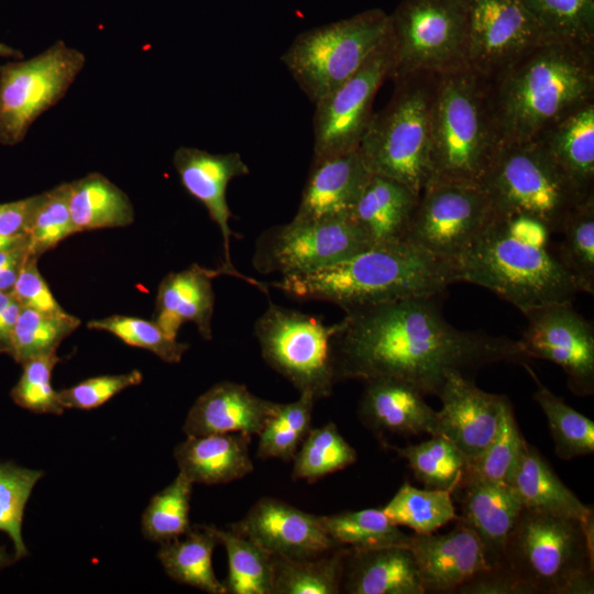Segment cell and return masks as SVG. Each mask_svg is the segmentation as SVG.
<instances>
[{"label": "cell", "mask_w": 594, "mask_h": 594, "mask_svg": "<svg viewBox=\"0 0 594 594\" xmlns=\"http://www.w3.org/2000/svg\"><path fill=\"white\" fill-rule=\"evenodd\" d=\"M438 297L344 311L331 342L336 382L394 377L438 396L450 372L527 360L519 340L453 327Z\"/></svg>", "instance_id": "obj_1"}, {"label": "cell", "mask_w": 594, "mask_h": 594, "mask_svg": "<svg viewBox=\"0 0 594 594\" xmlns=\"http://www.w3.org/2000/svg\"><path fill=\"white\" fill-rule=\"evenodd\" d=\"M551 234L542 221L530 216L493 213L451 263L454 280L487 288L522 314L572 302L580 292L551 248Z\"/></svg>", "instance_id": "obj_2"}, {"label": "cell", "mask_w": 594, "mask_h": 594, "mask_svg": "<svg viewBox=\"0 0 594 594\" xmlns=\"http://www.w3.org/2000/svg\"><path fill=\"white\" fill-rule=\"evenodd\" d=\"M487 80L502 143L529 141L594 101V45L544 40Z\"/></svg>", "instance_id": "obj_3"}, {"label": "cell", "mask_w": 594, "mask_h": 594, "mask_svg": "<svg viewBox=\"0 0 594 594\" xmlns=\"http://www.w3.org/2000/svg\"><path fill=\"white\" fill-rule=\"evenodd\" d=\"M455 283L450 263L403 241L371 246L324 268L271 285L298 300L332 302L344 311L407 298L440 296Z\"/></svg>", "instance_id": "obj_4"}, {"label": "cell", "mask_w": 594, "mask_h": 594, "mask_svg": "<svg viewBox=\"0 0 594 594\" xmlns=\"http://www.w3.org/2000/svg\"><path fill=\"white\" fill-rule=\"evenodd\" d=\"M501 145L487 78L469 67L439 74L431 114V180L480 184Z\"/></svg>", "instance_id": "obj_5"}, {"label": "cell", "mask_w": 594, "mask_h": 594, "mask_svg": "<svg viewBox=\"0 0 594 594\" xmlns=\"http://www.w3.org/2000/svg\"><path fill=\"white\" fill-rule=\"evenodd\" d=\"M504 564L530 594H592L594 521L522 508Z\"/></svg>", "instance_id": "obj_6"}, {"label": "cell", "mask_w": 594, "mask_h": 594, "mask_svg": "<svg viewBox=\"0 0 594 594\" xmlns=\"http://www.w3.org/2000/svg\"><path fill=\"white\" fill-rule=\"evenodd\" d=\"M437 74L394 78L388 103L373 113L359 151L371 174L403 183L421 194L431 180L430 134Z\"/></svg>", "instance_id": "obj_7"}, {"label": "cell", "mask_w": 594, "mask_h": 594, "mask_svg": "<svg viewBox=\"0 0 594 594\" xmlns=\"http://www.w3.org/2000/svg\"><path fill=\"white\" fill-rule=\"evenodd\" d=\"M498 216L526 215L559 232L586 196L537 140L502 143L480 184Z\"/></svg>", "instance_id": "obj_8"}, {"label": "cell", "mask_w": 594, "mask_h": 594, "mask_svg": "<svg viewBox=\"0 0 594 594\" xmlns=\"http://www.w3.org/2000/svg\"><path fill=\"white\" fill-rule=\"evenodd\" d=\"M388 30V14L370 9L301 32L280 61L315 103L351 77L385 40Z\"/></svg>", "instance_id": "obj_9"}, {"label": "cell", "mask_w": 594, "mask_h": 594, "mask_svg": "<svg viewBox=\"0 0 594 594\" xmlns=\"http://www.w3.org/2000/svg\"><path fill=\"white\" fill-rule=\"evenodd\" d=\"M389 16L391 78L466 67L464 0H403Z\"/></svg>", "instance_id": "obj_10"}, {"label": "cell", "mask_w": 594, "mask_h": 594, "mask_svg": "<svg viewBox=\"0 0 594 594\" xmlns=\"http://www.w3.org/2000/svg\"><path fill=\"white\" fill-rule=\"evenodd\" d=\"M338 322L327 326L308 314L270 302L253 333L264 361L298 392L316 400L331 395L336 382L331 342Z\"/></svg>", "instance_id": "obj_11"}, {"label": "cell", "mask_w": 594, "mask_h": 594, "mask_svg": "<svg viewBox=\"0 0 594 594\" xmlns=\"http://www.w3.org/2000/svg\"><path fill=\"white\" fill-rule=\"evenodd\" d=\"M85 63L82 52L57 41L30 59L0 67V141H21L32 123L67 94Z\"/></svg>", "instance_id": "obj_12"}, {"label": "cell", "mask_w": 594, "mask_h": 594, "mask_svg": "<svg viewBox=\"0 0 594 594\" xmlns=\"http://www.w3.org/2000/svg\"><path fill=\"white\" fill-rule=\"evenodd\" d=\"M369 248V239L351 218L292 219L261 233L252 265L261 274L285 277L324 268Z\"/></svg>", "instance_id": "obj_13"}, {"label": "cell", "mask_w": 594, "mask_h": 594, "mask_svg": "<svg viewBox=\"0 0 594 594\" xmlns=\"http://www.w3.org/2000/svg\"><path fill=\"white\" fill-rule=\"evenodd\" d=\"M493 213L481 185L430 180L420 194L406 241L451 264Z\"/></svg>", "instance_id": "obj_14"}, {"label": "cell", "mask_w": 594, "mask_h": 594, "mask_svg": "<svg viewBox=\"0 0 594 594\" xmlns=\"http://www.w3.org/2000/svg\"><path fill=\"white\" fill-rule=\"evenodd\" d=\"M393 68L388 30L385 40L351 77L314 103V156L359 148L373 116L374 98Z\"/></svg>", "instance_id": "obj_15"}, {"label": "cell", "mask_w": 594, "mask_h": 594, "mask_svg": "<svg viewBox=\"0 0 594 594\" xmlns=\"http://www.w3.org/2000/svg\"><path fill=\"white\" fill-rule=\"evenodd\" d=\"M527 327L519 340L527 359L559 365L578 396L594 393V328L572 306L561 302L524 314Z\"/></svg>", "instance_id": "obj_16"}, {"label": "cell", "mask_w": 594, "mask_h": 594, "mask_svg": "<svg viewBox=\"0 0 594 594\" xmlns=\"http://www.w3.org/2000/svg\"><path fill=\"white\" fill-rule=\"evenodd\" d=\"M466 67L490 79L548 40L520 0H464Z\"/></svg>", "instance_id": "obj_17"}, {"label": "cell", "mask_w": 594, "mask_h": 594, "mask_svg": "<svg viewBox=\"0 0 594 594\" xmlns=\"http://www.w3.org/2000/svg\"><path fill=\"white\" fill-rule=\"evenodd\" d=\"M173 165L183 187L205 206L221 232L224 252V262L220 268L222 273L238 277L267 294L266 285L239 273L230 257V239L234 233L229 223L232 213L227 201V188L233 178L250 173L240 153H210L197 147L179 146L174 152Z\"/></svg>", "instance_id": "obj_18"}, {"label": "cell", "mask_w": 594, "mask_h": 594, "mask_svg": "<svg viewBox=\"0 0 594 594\" xmlns=\"http://www.w3.org/2000/svg\"><path fill=\"white\" fill-rule=\"evenodd\" d=\"M442 407L432 436L450 440L466 463L481 454L495 437L508 398L485 392L462 372H450L438 394Z\"/></svg>", "instance_id": "obj_19"}, {"label": "cell", "mask_w": 594, "mask_h": 594, "mask_svg": "<svg viewBox=\"0 0 594 594\" xmlns=\"http://www.w3.org/2000/svg\"><path fill=\"white\" fill-rule=\"evenodd\" d=\"M230 528L276 557L312 558L341 547L327 535L318 515L274 497L260 498Z\"/></svg>", "instance_id": "obj_20"}, {"label": "cell", "mask_w": 594, "mask_h": 594, "mask_svg": "<svg viewBox=\"0 0 594 594\" xmlns=\"http://www.w3.org/2000/svg\"><path fill=\"white\" fill-rule=\"evenodd\" d=\"M410 550L425 593H455L479 572L488 569L476 534L458 520L442 535H410Z\"/></svg>", "instance_id": "obj_21"}, {"label": "cell", "mask_w": 594, "mask_h": 594, "mask_svg": "<svg viewBox=\"0 0 594 594\" xmlns=\"http://www.w3.org/2000/svg\"><path fill=\"white\" fill-rule=\"evenodd\" d=\"M371 176L359 148L312 156L300 202L293 219H348Z\"/></svg>", "instance_id": "obj_22"}, {"label": "cell", "mask_w": 594, "mask_h": 594, "mask_svg": "<svg viewBox=\"0 0 594 594\" xmlns=\"http://www.w3.org/2000/svg\"><path fill=\"white\" fill-rule=\"evenodd\" d=\"M277 406L243 384L220 382L196 399L183 430L187 437L234 432L257 436Z\"/></svg>", "instance_id": "obj_23"}, {"label": "cell", "mask_w": 594, "mask_h": 594, "mask_svg": "<svg viewBox=\"0 0 594 594\" xmlns=\"http://www.w3.org/2000/svg\"><path fill=\"white\" fill-rule=\"evenodd\" d=\"M452 493H460V521L479 537L488 568L504 563L509 534L522 505L507 483L463 480Z\"/></svg>", "instance_id": "obj_24"}, {"label": "cell", "mask_w": 594, "mask_h": 594, "mask_svg": "<svg viewBox=\"0 0 594 594\" xmlns=\"http://www.w3.org/2000/svg\"><path fill=\"white\" fill-rule=\"evenodd\" d=\"M437 410L414 385L394 377L365 381L359 417L371 430L402 436L433 435Z\"/></svg>", "instance_id": "obj_25"}, {"label": "cell", "mask_w": 594, "mask_h": 594, "mask_svg": "<svg viewBox=\"0 0 594 594\" xmlns=\"http://www.w3.org/2000/svg\"><path fill=\"white\" fill-rule=\"evenodd\" d=\"M223 274L197 264L166 275L156 296L153 321L170 338L176 339L182 324L194 322L205 340H211V319L215 294L212 279Z\"/></svg>", "instance_id": "obj_26"}, {"label": "cell", "mask_w": 594, "mask_h": 594, "mask_svg": "<svg viewBox=\"0 0 594 594\" xmlns=\"http://www.w3.org/2000/svg\"><path fill=\"white\" fill-rule=\"evenodd\" d=\"M419 197L398 180L371 174L350 218L365 233L371 246L403 242Z\"/></svg>", "instance_id": "obj_27"}, {"label": "cell", "mask_w": 594, "mask_h": 594, "mask_svg": "<svg viewBox=\"0 0 594 594\" xmlns=\"http://www.w3.org/2000/svg\"><path fill=\"white\" fill-rule=\"evenodd\" d=\"M252 436L241 432L187 437L174 449L179 473L193 484H227L250 474Z\"/></svg>", "instance_id": "obj_28"}, {"label": "cell", "mask_w": 594, "mask_h": 594, "mask_svg": "<svg viewBox=\"0 0 594 594\" xmlns=\"http://www.w3.org/2000/svg\"><path fill=\"white\" fill-rule=\"evenodd\" d=\"M507 484L524 508L573 518L584 524L594 521L593 509L575 496L537 448L525 439Z\"/></svg>", "instance_id": "obj_29"}, {"label": "cell", "mask_w": 594, "mask_h": 594, "mask_svg": "<svg viewBox=\"0 0 594 594\" xmlns=\"http://www.w3.org/2000/svg\"><path fill=\"white\" fill-rule=\"evenodd\" d=\"M341 592L349 594H425L407 547L349 548Z\"/></svg>", "instance_id": "obj_30"}, {"label": "cell", "mask_w": 594, "mask_h": 594, "mask_svg": "<svg viewBox=\"0 0 594 594\" xmlns=\"http://www.w3.org/2000/svg\"><path fill=\"white\" fill-rule=\"evenodd\" d=\"M537 140L570 180L594 194V101L553 123Z\"/></svg>", "instance_id": "obj_31"}, {"label": "cell", "mask_w": 594, "mask_h": 594, "mask_svg": "<svg viewBox=\"0 0 594 594\" xmlns=\"http://www.w3.org/2000/svg\"><path fill=\"white\" fill-rule=\"evenodd\" d=\"M218 544L215 526H190L183 536L162 542L157 558L174 581L210 594H227L212 568V553Z\"/></svg>", "instance_id": "obj_32"}, {"label": "cell", "mask_w": 594, "mask_h": 594, "mask_svg": "<svg viewBox=\"0 0 594 594\" xmlns=\"http://www.w3.org/2000/svg\"><path fill=\"white\" fill-rule=\"evenodd\" d=\"M69 211L77 233L128 227L134 221L128 195L98 173L69 183Z\"/></svg>", "instance_id": "obj_33"}, {"label": "cell", "mask_w": 594, "mask_h": 594, "mask_svg": "<svg viewBox=\"0 0 594 594\" xmlns=\"http://www.w3.org/2000/svg\"><path fill=\"white\" fill-rule=\"evenodd\" d=\"M349 547L312 558L273 556V594H338L341 593L345 557Z\"/></svg>", "instance_id": "obj_34"}, {"label": "cell", "mask_w": 594, "mask_h": 594, "mask_svg": "<svg viewBox=\"0 0 594 594\" xmlns=\"http://www.w3.org/2000/svg\"><path fill=\"white\" fill-rule=\"evenodd\" d=\"M322 528L337 546L356 550L407 547L410 535L394 525L382 508L345 510L319 516Z\"/></svg>", "instance_id": "obj_35"}, {"label": "cell", "mask_w": 594, "mask_h": 594, "mask_svg": "<svg viewBox=\"0 0 594 594\" xmlns=\"http://www.w3.org/2000/svg\"><path fill=\"white\" fill-rule=\"evenodd\" d=\"M219 543L226 549L229 572L223 585L228 594H273V556L233 529L216 527Z\"/></svg>", "instance_id": "obj_36"}, {"label": "cell", "mask_w": 594, "mask_h": 594, "mask_svg": "<svg viewBox=\"0 0 594 594\" xmlns=\"http://www.w3.org/2000/svg\"><path fill=\"white\" fill-rule=\"evenodd\" d=\"M522 364L537 386L534 398L547 418L557 455L562 460H571L592 454L594 452L593 420L553 394L526 363Z\"/></svg>", "instance_id": "obj_37"}, {"label": "cell", "mask_w": 594, "mask_h": 594, "mask_svg": "<svg viewBox=\"0 0 594 594\" xmlns=\"http://www.w3.org/2000/svg\"><path fill=\"white\" fill-rule=\"evenodd\" d=\"M446 490H420L405 482L383 512L396 526H405L415 534H432L459 516Z\"/></svg>", "instance_id": "obj_38"}, {"label": "cell", "mask_w": 594, "mask_h": 594, "mask_svg": "<svg viewBox=\"0 0 594 594\" xmlns=\"http://www.w3.org/2000/svg\"><path fill=\"white\" fill-rule=\"evenodd\" d=\"M557 255L579 292L594 294V195L581 202L564 220Z\"/></svg>", "instance_id": "obj_39"}, {"label": "cell", "mask_w": 594, "mask_h": 594, "mask_svg": "<svg viewBox=\"0 0 594 594\" xmlns=\"http://www.w3.org/2000/svg\"><path fill=\"white\" fill-rule=\"evenodd\" d=\"M407 461L416 479L426 488L446 490L451 493L459 485L466 464L459 449L442 436L403 448L387 446Z\"/></svg>", "instance_id": "obj_40"}, {"label": "cell", "mask_w": 594, "mask_h": 594, "mask_svg": "<svg viewBox=\"0 0 594 594\" xmlns=\"http://www.w3.org/2000/svg\"><path fill=\"white\" fill-rule=\"evenodd\" d=\"M356 459L354 448L330 421L324 426L310 428L293 459L292 476L294 480L312 483L352 465Z\"/></svg>", "instance_id": "obj_41"}, {"label": "cell", "mask_w": 594, "mask_h": 594, "mask_svg": "<svg viewBox=\"0 0 594 594\" xmlns=\"http://www.w3.org/2000/svg\"><path fill=\"white\" fill-rule=\"evenodd\" d=\"M316 398L308 393L298 399L280 404L257 435L256 457L292 461L311 428V416Z\"/></svg>", "instance_id": "obj_42"}, {"label": "cell", "mask_w": 594, "mask_h": 594, "mask_svg": "<svg viewBox=\"0 0 594 594\" xmlns=\"http://www.w3.org/2000/svg\"><path fill=\"white\" fill-rule=\"evenodd\" d=\"M79 324L80 320L68 312L48 316L22 308L11 333L8 353L20 363L54 353Z\"/></svg>", "instance_id": "obj_43"}, {"label": "cell", "mask_w": 594, "mask_h": 594, "mask_svg": "<svg viewBox=\"0 0 594 594\" xmlns=\"http://www.w3.org/2000/svg\"><path fill=\"white\" fill-rule=\"evenodd\" d=\"M548 40L594 45V0H520Z\"/></svg>", "instance_id": "obj_44"}, {"label": "cell", "mask_w": 594, "mask_h": 594, "mask_svg": "<svg viewBox=\"0 0 594 594\" xmlns=\"http://www.w3.org/2000/svg\"><path fill=\"white\" fill-rule=\"evenodd\" d=\"M193 485L178 473L170 484L152 497L142 515L145 538L162 543L188 531Z\"/></svg>", "instance_id": "obj_45"}, {"label": "cell", "mask_w": 594, "mask_h": 594, "mask_svg": "<svg viewBox=\"0 0 594 594\" xmlns=\"http://www.w3.org/2000/svg\"><path fill=\"white\" fill-rule=\"evenodd\" d=\"M524 439L508 400L495 437L481 454L465 464L461 481L507 483Z\"/></svg>", "instance_id": "obj_46"}, {"label": "cell", "mask_w": 594, "mask_h": 594, "mask_svg": "<svg viewBox=\"0 0 594 594\" xmlns=\"http://www.w3.org/2000/svg\"><path fill=\"white\" fill-rule=\"evenodd\" d=\"M77 233L69 211V183L41 194L26 233L30 256L38 257L61 241Z\"/></svg>", "instance_id": "obj_47"}, {"label": "cell", "mask_w": 594, "mask_h": 594, "mask_svg": "<svg viewBox=\"0 0 594 594\" xmlns=\"http://www.w3.org/2000/svg\"><path fill=\"white\" fill-rule=\"evenodd\" d=\"M43 472L12 463L0 464V530L7 532L14 546L15 559L28 554L22 538L25 505Z\"/></svg>", "instance_id": "obj_48"}, {"label": "cell", "mask_w": 594, "mask_h": 594, "mask_svg": "<svg viewBox=\"0 0 594 594\" xmlns=\"http://www.w3.org/2000/svg\"><path fill=\"white\" fill-rule=\"evenodd\" d=\"M89 329L112 333L124 343L151 351L167 363H178L188 350L187 343L167 336L154 321L114 315L88 322Z\"/></svg>", "instance_id": "obj_49"}, {"label": "cell", "mask_w": 594, "mask_h": 594, "mask_svg": "<svg viewBox=\"0 0 594 594\" xmlns=\"http://www.w3.org/2000/svg\"><path fill=\"white\" fill-rule=\"evenodd\" d=\"M58 362L56 352L23 362L22 375L11 393L12 399L36 414L62 415L65 409L51 383Z\"/></svg>", "instance_id": "obj_50"}, {"label": "cell", "mask_w": 594, "mask_h": 594, "mask_svg": "<svg viewBox=\"0 0 594 594\" xmlns=\"http://www.w3.org/2000/svg\"><path fill=\"white\" fill-rule=\"evenodd\" d=\"M142 378V373L138 370L124 374L91 377L62 389L58 392V399L64 409H94L123 389L139 385Z\"/></svg>", "instance_id": "obj_51"}, {"label": "cell", "mask_w": 594, "mask_h": 594, "mask_svg": "<svg viewBox=\"0 0 594 594\" xmlns=\"http://www.w3.org/2000/svg\"><path fill=\"white\" fill-rule=\"evenodd\" d=\"M37 258L30 255L25 257L11 294L22 308H29L48 316L64 315L66 311L54 298L47 283L38 271Z\"/></svg>", "instance_id": "obj_52"}, {"label": "cell", "mask_w": 594, "mask_h": 594, "mask_svg": "<svg viewBox=\"0 0 594 594\" xmlns=\"http://www.w3.org/2000/svg\"><path fill=\"white\" fill-rule=\"evenodd\" d=\"M455 593L459 594H530L512 571L503 563L488 568L475 574L462 584Z\"/></svg>", "instance_id": "obj_53"}, {"label": "cell", "mask_w": 594, "mask_h": 594, "mask_svg": "<svg viewBox=\"0 0 594 594\" xmlns=\"http://www.w3.org/2000/svg\"><path fill=\"white\" fill-rule=\"evenodd\" d=\"M41 195L25 199L0 204V234L7 237H26Z\"/></svg>", "instance_id": "obj_54"}, {"label": "cell", "mask_w": 594, "mask_h": 594, "mask_svg": "<svg viewBox=\"0 0 594 594\" xmlns=\"http://www.w3.org/2000/svg\"><path fill=\"white\" fill-rule=\"evenodd\" d=\"M21 309V305L11 293L0 290V349L2 352H8L11 333Z\"/></svg>", "instance_id": "obj_55"}, {"label": "cell", "mask_w": 594, "mask_h": 594, "mask_svg": "<svg viewBox=\"0 0 594 594\" xmlns=\"http://www.w3.org/2000/svg\"><path fill=\"white\" fill-rule=\"evenodd\" d=\"M26 242L11 249L0 251V272L23 263L28 256Z\"/></svg>", "instance_id": "obj_56"}, {"label": "cell", "mask_w": 594, "mask_h": 594, "mask_svg": "<svg viewBox=\"0 0 594 594\" xmlns=\"http://www.w3.org/2000/svg\"><path fill=\"white\" fill-rule=\"evenodd\" d=\"M26 242V237H7L0 234V251L14 248Z\"/></svg>", "instance_id": "obj_57"}, {"label": "cell", "mask_w": 594, "mask_h": 594, "mask_svg": "<svg viewBox=\"0 0 594 594\" xmlns=\"http://www.w3.org/2000/svg\"><path fill=\"white\" fill-rule=\"evenodd\" d=\"M19 54L13 48L0 43V56H15Z\"/></svg>", "instance_id": "obj_58"}, {"label": "cell", "mask_w": 594, "mask_h": 594, "mask_svg": "<svg viewBox=\"0 0 594 594\" xmlns=\"http://www.w3.org/2000/svg\"><path fill=\"white\" fill-rule=\"evenodd\" d=\"M12 560L8 557V554L4 552L3 548H0V569L7 564H9Z\"/></svg>", "instance_id": "obj_59"}, {"label": "cell", "mask_w": 594, "mask_h": 594, "mask_svg": "<svg viewBox=\"0 0 594 594\" xmlns=\"http://www.w3.org/2000/svg\"><path fill=\"white\" fill-rule=\"evenodd\" d=\"M2 352V350L0 349V353Z\"/></svg>", "instance_id": "obj_60"}]
</instances>
